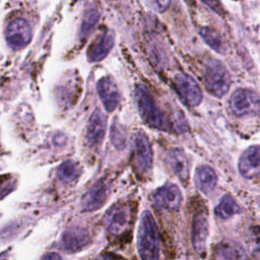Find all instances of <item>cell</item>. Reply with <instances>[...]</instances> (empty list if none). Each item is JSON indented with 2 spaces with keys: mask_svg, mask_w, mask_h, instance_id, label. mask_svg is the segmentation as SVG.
Masks as SVG:
<instances>
[{
  "mask_svg": "<svg viewBox=\"0 0 260 260\" xmlns=\"http://www.w3.org/2000/svg\"><path fill=\"white\" fill-rule=\"evenodd\" d=\"M137 246L141 260H159L158 231L152 214L147 210L141 215Z\"/></svg>",
  "mask_w": 260,
  "mask_h": 260,
  "instance_id": "6da1fadb",
  "label": "cell"
},
{
  "mask_svg": "<svg viewBox=\"0 0 260 260\" xmlns=\"http://www.w3.org/2000/svg\"><path fill=\"white\" fill-rule=\"evenodd\" d=\"M135 101L139 115L147 125L161 131H169L171 129L168 118L144 86H136Z\"/></svg>",
  "mask_w": 260,
  "mask_h": 260,
  "instance_id": "7a4b0ae2",
  "label": "cell"
},
{
  "mask_svg": "<svg viewBox=\"0 0 260 260\" xmlns=\"http://www.w3.org/2000/svg\"><path fill=\"white\" fill-rule=\"evenodd\" d=\"M204 83L206 89L216 98H222L228 93L232 79L228 68L221 61L211 59L207 62L204 70Z\"/></svg>",
  "mask_w": 260,
  "mask_h": 260,
  "instance_id": "3957f363",
  "label": "cell"
},
{
  "mask_svg": "<svg viewBox=\"0 0 260 260\" xmlns=\"http://www.w3.org/2000/svg\"><path fill=\"white\" fill-rule=\"evenodd\" d=\"M230 108L238 117L258 115L260 113V96L253 89L238 88L231 95Z\"/></svg>",
  "mask_w": 260,
  "mask_h": 260,
  "instance_id": "277c9868",
  "label": "cell"
},
{
  "mask_svg": "<svg viewBox=\"0 0 260 260\" xmlns=\"http://www.w3.org/2000/svg\"><path fill=\"white\" fill-rule=\"evenodd\" d=\"M132 161L139 175H146L152 167V149L147 136L138 131L133 137Z\"/></svg>",
  "mask_w": 260,
  "mask_h": 260,
  "instance_id": "5b68a950",
  "label": "cell"
},
{
  "mask_svg": "<svg viewBox=\"0 0 260 260\" xmlns=\"http://www.w3.org/2000/svg\"><path fill=\"white\" fill-rule=\"evenodd\" d=\"M5 39L8 46L13 50L26 47L31 40V28L24 18H14L5 29Z\"/></svg>",
  "mask_w": 260,
  "mask_h": 260,
  "instance_id": "8992f818",
  "label": "cell"
},
{
  "mask_svg": "<svg viewBox=\"0 0 260 260\" xmlns=\"http://www.w3.org/2000/svg\"><path fill=\"white\" fill-rule=\"evenodd\" d=\"M174 83L178 94L187 106L196 107L201 103V88L192 76L186 73H178L174 78Z\"/></svg>",
  "mask_w": 260,
  "mask_h": 260,
  "instance_id": "52a82bcc",
  "label": "cell"
},
{
  "mask_svg": "<svg viewBox=\"0 0 260 260\" xmlns=\"http://www.w3.org/2000/svg\"><path fill=\"white\" fill-rule=\"evenodd\" d=\"M129 222L128 207L125 204L117 203L106 213L104 223L107 232L112 236L122 234Z\"/></svg>",
  "mask_w": 260,
  "mask_h": 260,
  "instance_id": "ba28073f",
  "label": "cell"
},
{
  "mask_svg": "<svg viewBox=\"0 0 260 260\" xmlns=\"http://www.w3.org/2000/svg\"><path fill=\"white\" fill-rule=\"evenodd\" d=\"M182 202V193L175 184H166L158 188L153 194L154 205L164 210H177Z\"/></svg>",
  "mask_w": 260,
  "mask_h": 260,
  "instance_id": "9c48e42d",
  "label": "cell"
},
{
  "mask_svg": "<svg viewBox=\"0 0 260 260\" xmlns=\"http://www.w3.org/2000/svg\"><path fill=\"white\" fill-rule=\"evenodd\" d=\"M238 168L240 174L246 179H252L260 174V144L244 150L239 158Z\"/></svg>",
  "mask_w": 260,
  "mask_h": 260,
  "instance_id": "30bf717a",
  "label": "cell"
},
{
  "mask_svg": "<svg viewBox=\"0 0 260 260\" xmlns=\"http://www.w3.org/2000/svg\"><path fill=\"white\" fill-rule=\"evenodd\" d=\"M208 217L206 213L199 212L193 217L192 222V244L195 251L200 255L203 256L206 253V242L208 237Z\"/></svg>",
  "mask_w": 260,
  "mask_h": 260,
  "instance_id": "8fae6325",
  "label": "cell"
},
{
  "mask_svg": "<svg viewBox=\"0 0 260 260\" xmlns=\"http://www.w3.org/2000/svg\"><path fill=\"white\" fill-rule=\"evenodd\" d=\"M90 243L88 231L81 226H74L66 230L61 237L62 248L67 252H77Z\"/></svg>",
  "mask_w": 260,
  "mask_h": 260,
  "instance_id": "7c38bea8",
  "label": "cell"
},
{
  "mask_svg": "<svg viewBox=\"0 0 260 260\" xmlns=\"http://www.w3.org/2000/svg\"><path fill=\"white\" fill-rule=\"evenodd\" d=\"M107 128V119L106 116L96 109L90 115L86 130H85V138L89 145L99 146L104 140Z\"/></svg>",
  "mask_w": 260,
  "mask_h": 260,
  "instance_id": "4fadbf2b",
  "label": "cell"
},
{
  "mask_svg": "<svg viewBox=\"0 0 260 260\" xmlns=\"http://www.w3.org/2000/svg\"><path fill=\"white\" fill-rule=\"evenodd\" d=\"M109 194V183L104 179L96 181L85 194L82 200V208L84 211H94L101 208Z\"/></svg>",
  "mask_w": 260,
  "mask_h": 260,
  "instance_id": "5bb4252c",
  "label": "cell"
},
{
  "mask_svg": "<svg viewBox=\"0 0 260 260\" xmlns=\"http://www.w3.org/2000/svg\"><path fill=\"white\" fill-rule=\"evenodd\" d=\"M96 90L105 109L113 112L120 102V93L115 81L110 76H105L98 81Z\"/></svg>",
  "mask_w": 260,
  "mask_h": 260,
  "instance_id": "9a60e30c",
  "label": "cell"
},
{
  "mask_svg": "<svg viewBox=\"0 0 260 260\" xmlns=\"http://www.w3.org/2000/svg\"><path fill=\"white\" fill-rule=\"evenodd\" d=\"M115 37L112 30L108 29L100 35L88 47L87 59L89 62H100L105 59L114 46Z\"/></svg>",
  "mask_w": 260,
  "mask_h": 260,
  "instance_id": "2e32d148",
  "label": "cell"
},
{
  "mask_svg": "<svg viewBox=\"0 0 260 260\" xmlns=\"http://www.w3.org/2000/svg\"><path fill=\"white\" fill-rule=\"evenodd\" d=\"M167 162L171 171L182 181L186 182L189 178V160L186 153L180 148H172L167 154Z\"/></svg>",
  "mask_w": 260,
  "mask_h": 260,
  "instance_id": "e0dca14e",
  "label": "cell"
},
{
  "mask_svg": "<svg viewBox=\"0 0 260 260\" xmlns=\"http://www.w3.org/2000/svg\"><path fill=\"white\" fill-rule=\"evenodd\" d=\"M217 183V175L209 166H200L195 172V184L199 191L208 195L213 191Z\"/></svg>",
  "mask_w": 260,
  "mask_h": 260,
  "instance_id": "ac0fdd59",
  "label": "cell"
},
{
  "mask_svg": "<svg viewBox=\"0 0 260 260\" xmlns=\"http://www.w3.org/2000/svg\"><path fill=\"white\" fill-rule=\"evenodd\" d=\"M242 207L231 194H224L214 208L215 215L220 219H228L232 216L241 213Z\"/></svg>",
  "mask_w": 260,
  "mask_h": 260,
  "instance_id": "d6986e66",
  "label": "cell"
},
{
  "mask_svg": "<svg viewBox=\"0 0 260 260\" xmlns=\"http://www.w3.org/2000/svg\"><path fill=\"white\" fill-rule=\"evenodd\" d=\"M199 34L203 41L215 52L224 53V45L220 34L211 26H203L200 28Z\"/></svg>",
  "mask_w": 260,
  "mask_h": 260,
  "instance_id": "ffe728a7",
  "label": "cell"
},
{
  "mask_svg": "<svg viewBox=\"0 0 260 260\" xmlns=\"http://www.w3.org/2000/svg\"><path fill=\"white\" fill-rule=\"evenodd\" d=\"M57 175L63 182H73L79 176L78 166L72 160H66L59 166Z\"/></svg>",
  "mask_w": 260,
  "mask_h": 260,
  "instance_id": "44dd1931",
  "label": "cell"
},
{
  "mask_svg": "<svg viewBox=\"0 0 260 260\" xmlns=\"http://www.w3.org/2000/svg\"><path fill=\"white\" fill-rule=\"evenodd\" d=\"M110 136H111V141L113 145L117 149H123L126 145L127 141V132L125 128L115 119L112 123L111 130H110Z\"/></svg>",
  "mask_w": 260,
  "mask_h": 260,
  "instance_id": "7402d4cb",
  "label": "cell"
},
{
  "mask_svg": "<svg viewBox=\"0 0 260 260\" xmlns=\"http://www.w3.org/2000/svg\"><path fill=\"white\" fill-rule=\"evenodd\" d=\"M99 18H100V13L96 9L92 8V9L86 11V13L83 17V20H82V24H81V34H82V36L89 35L91 29L93 28V26L98 22Z\"/></svg>",
  "mask_w": 260,
  "mask_h": 260,
  "instance_id": "603a6c76",
  "label": "cell"
},
{
  "mask_svg": "<svg viewBox=\"0 0 260 260\" xmlns=\"http://www.w3.org/2000/svg\"><path fill=\"white\" fill-rule=\"evenodd\" d=\"M15 181L11 175L0 176V199L7 196L15 188Z\"/></svg>",
  "mask_w": 260,
  "mask_h": 260,
  "instance_id": "cb8c5ba5",
  "label": "cell"
},
{
  "mask_svg": "<svg viewBox=\"0 0 260 260\" xmlns=\"http://www.w3.org/2000/svg\"><path fill=\"white\" fill-rule=\"evenodd\" d=\"M200 1L203 2L208 8H210L216 14H218L220 16H222L224 14V9H223V6H222L220 0H200Z\"/></svg>",
  "mask_w": 260,
  "mask_h": 260,
  "instance_id": "d4e9b609",
  "label": "cell"
},
{
  "mask_svg": "<svg viewBox=\"0 0 260 260\" xmlns=\"http://www.w3.org/2000/svg\"><path fill=\"white\" fill-rule=\"evenodd\" d=\"M41 260H62L61 256L57 253L54 252H49L46 253L45 255H43V257L41 258Z\"/></svg>",
  "mask_w": 260,
  "mask_h": 260,
  "instance_id": "484cf974",
  "label": "cell"
},
{
  "mask_svg": "<svg viewBox=\"0 0 260 260\" xmlns=\"http://www.w3.org/2000/svg\"><path fill=\"white\" fill-rule=\"evenodd\" d=\"M157 7L159 8L160 11H164L166 9H168V7L171 4V0H154Z\"/></svg>",
  "mask_w": 260,
  "mask_h": 260,
  "instance_id": "4316f807",
  "label": "cell"
},
{
  "mask_svg": "<svg viewBox=\"0 0 260 260\" xmlns=\"http://www.w3.org/2000/svg\"><path fill=\"white\" fill-rule=\"evenodd\" d=\"M113 1H115V0H113Z\"/></svg>",
  "mask_w": 260,
  "mask_h": 260,
  "instance_id": "83f0119b",
  "label": "cell"
}]
</instances>
